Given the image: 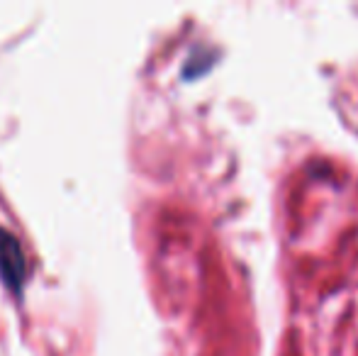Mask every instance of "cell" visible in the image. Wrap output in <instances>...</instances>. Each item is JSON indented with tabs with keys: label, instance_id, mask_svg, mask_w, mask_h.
I'll return each mask as SVG.
<instances>
[{
	"label": "cell",
	"instance_id": "6da1fadb",
	"mask_svg": "<svg viewBox=\"0 0 358 356\" xmlns=\"http://www.w3.org/2000/svg\"><path fill=\"white\" fill-rule=\"evenodd\" d=\"M0 280L13 293H20L27 280V259H24L22 244L5 227H0Z\"/></svg>",
	"mask_w": 358,
	"mask_h": 356
}]
</instances>
